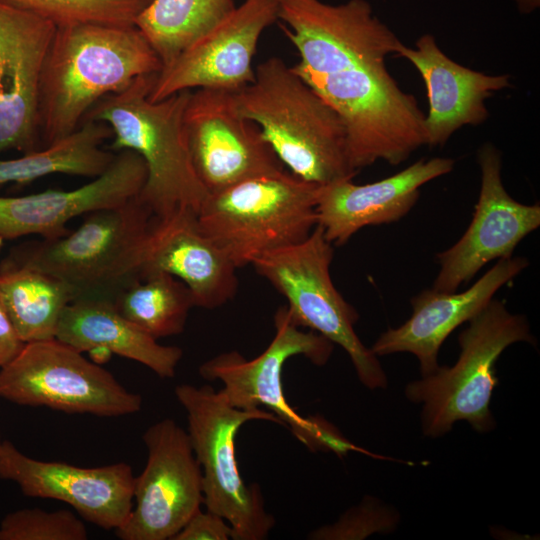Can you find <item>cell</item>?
<instances>
[{
    "instance_id": "1",
    "label": "cell",
    "mask_w": 540,
    "mask_h": 540,
    "mask_svg": "<svg viewBox=\"0 0 540 540\" xmlns=\"http://www.w3.org/2000/svg\"><path fill=\"white\" fill-rule=\"evenodd\" d=\"M163 68L135 25L57 27L45 59L39 98L41 144L74 132L103 97Z\"/></svg>"
},
{
    "instance_id": "2",
    "label": "cell",
    "mask_w": 540,
    "mask_h": 540,
    "mask_svg": "<svg viewBox=\"0 0 540 540\" xmlns=\"http://www.w3.org/2000/svg\"><path fill=\"white\" fill-rule=\"evenodd\" d=\"M234 99L241 116L260 128L296 177L323 186L357 174L349 163L341 118L281 58L260 63L253 82Z\"/></svg>"
},
{
    "instance_id": "3",
    "label": "cell",
    "mask_w": 540,
    "mask_h": 540,
    "mask_svg": "<svg viewBox=\"0 0 540 540\" xmlns=\"http://www.w3.org/2000/svg\"><path fill=\"white\" fill-rule=\"evenodd\" d=\"M156 75L140 76L124 90L103 97L84 121H101L111 128L110 151L128 149L142 157L147 176L138 198L153 215L179 207L198 213L209 193L192 165L183 126L191 91L153 101L149 93Z\"/></svg>"
},
{
    "instance_id": "4",
    "label": "cell",
    "mask_w": 540,
    "mask_h": 540,
    "mask_svg": "<svg viewBox=\"0 0 540 540\" xmlns=\"http://www.w3.org/2000/svg\"><path fill=\"white\" fill-rule=\"evenodd\" d=\"M321 186L284 169L256 175L209 193L198 221L237 268L251 265L311 234Z\"/></svg>"
},
{
    "instance_id": "5",
    "label": "cell",
    "mask_w": 540,
    "mask_h": 540,
    "mask_svg": "<svg viewBox=\"0 0 540 540\" xmlns=\"http://www.w3.org/2000/svg\"><path fill=\"white\" fill-rule=\"evenodd\" d=\"M468 322L458 337L461 351L456 363L438 366L406 385L407 399L423 404L421 424L426 436L440 437L461 420L479 433L493 430L490 400L498 384L496 362L508 346L535 341L527 319L510 313L494 298Z\"/></svg>"
},
{
    "instance_id": "6",
    "label": "cell",
    "mask_w": 540,
    "mask_h": 540,
    "mask_svg": "<svg viewBox=\"0 0 540 540\" xmlns=\"http://www.w3.org/2000/svg\"><path fill=\"white\" fill-rule=\"evenodd\" d=\"M292 70L341 118L349 163L357 172L379 160L401 164L427 145L418 100L399 87L385 63L330 74Z\"/></svg>"
},
{
    "instance_id": "7",
    "label": "cell",
    "mask_w": 540,
    "mask_h": 540,
    "mask_svg": "<svg viewBox=\"0 0 540 540\" xmlns=\"http://www.w3.org/2000/svg\"><path fill=\"white\" fill-rule=\"evenodd\" d=\"M152 216L136 196L119 206L86 214L73 232L24 242L8 255L63 280L75 290L76 298L113 301L138 275Z\"/></svg>"
},
{
    "instance_id": "8",
    "label": "cell",
    "mask_w": 540,
    "mask_h": 540,
    "mask_svg": "<svg viewBox=\"0 0 540 540\" xmlns=\"http://www.w3.org/2000/svg\"><path fill=\"white\" fill-rule=\"evenodd\" d=\"M275 335L257 357L246 359L229 351L205 361L200 376L208 381L220 380L221 389L235 408L251 410L264 406L311 451L333 452L338 457L351 451L370 455L354 445L330 422L320 416L303 417L287 402L282 385V369L291 357L302 355L322 366L329 360L334 344L310 330L303 331L292 321L286 306L274 315Z\"/></svg>"
},
{
    "instance_id": "9",
    "label": "cell",
    "mask_w": 540,
    "mask_h": 540,
    "mask_svg": "<svg viewBox=\"0 0 540 540\" xmlns=\"http://www.w3.org/2000/svg\"><path fill=\"white\" fill-rule=\"evenodd\" d=\"M175 396L186 411L187 433L202 470L203 503L230 525L233 540H263L275 524L267 512L261 488L247 485L235 454V438L248 421L282 422L260 408L233 407L221 390L211 386L180 384Z\"/></svg>"
},
{
    "instance_id": "10",
    "label": "cell",
    "mask_w": 540,
    "mask_h": 540,
    "mask_svg": "<svg viewBox=\"0 0 540 540\" xmlns=\"http://www.w3.org/2000/svg\"><path fill=\"white\" fill-rule=\"evenodd\" d=\"M332 246L316 225L303 241L268 252L251 265L284 296L294 324L342 347L364 386L385 388L387 377L377 356L354 330L359 315L332 282Z\"/></svg>"
},
{
    "instance_id": "11",
    "label": "cell",
    "mask_w": 540,
    "mask_h": 540,
    "mask_svg": "<svg viewBox=\"0 0 540 540\" xmlns=\"http://www.w3.org/2000/svg\"><path fill=\"white\" fill-rule=\"evenodd\" d=\"M0 398L68 414L120 417L141 410V395L56 338L25 343L0 368Z\"/></svg>"
},
{
    "instance_id": "12",
    "label": "cell",
    "mask_w": 540,
    "mask_h": 540,
    "mask_svg": "<svg viewBox=\"0 0 540 540\" xmlns=\"http://www.w3.org/2000/svg\"><path fill=\"white\" fill-rule=\"evenodd\" d=\"M277 19L299 53L294 70L317 74L385 63L404 44L366 0H275Z\"/></svg>"
},
{
    "instance_id": "13",
    "label": "cell",
    "mask_w": 540,
    "mask_h": 540,
    "mask_svg": "<svg viewBox=\"0 0 540 540\" xmlns=\"http://www.w3.org/2000/svg\"><path fill=\"white\" fill-rule=\"evenodd\" d=\"M146 465L135 476L133 508L117 530L121 540H171L201 508L202 470L187 431L170 418L143 434Z\"/></svg>"
},
{
    "instance_id": "14",
    "label": "cell",
    "mask_w": 540,
    "mask_h": 540,
    "mask_svg": "<svg viewBox=\"0 0 540 540\" xmlns=\"http://www.w3.org/2000/svg\"><path fill=\"white\" fill-rule=\"evenodd\" d=\"M234 93L191 90L185 106L183 126L190 158L208 193L284 169L260 128L236 109Z\"/></svg>"
},
{
    "instance_id": "15",
    "label": "cell",
    "mask_w": 540,
    "mask_h": 540,
    "mask_svg": "<svg viewBox=\"0 0 540 540\" xmlns=\"http://www.w3.org/2000/svg\"><path fill=\"white\" fill-rule=\"evenodd\" d=\"M276 20L275 0H243L157 73L149 98L195 89L241 90L253 82L259 38Z\"/></svg>"
},
{
    "instance_id": "16",
    "label": "cell",
    "mask_w": 540,
    "mask_h": 540,
    "mask_svg": "<svg viewBox=\"0 0 540 540\" xmlns=\"http://www.w3.org/2000/svg\"><path fill=\"white\" fill-rule=\"evenodd\" d=\"M481 187L472 221L462 237L438 253L436 291L455 292L493 260L509 259L516 246L540 225L539 204L513 199L501 179V154L491 143L478 150Z\"/></svg>"
},
{
    "instance_id": "17",
    "label": "cell",
    "mask_w": 540,
    "mask_h": 540,
    "mask_svg": "<svg viewBox=\"0 0 540 540\" xmlns=\"http://www.w3.org/2000/svg\"><path fill=\"white\" fill-rule=\"evenodd\" d=\"M0 479L14 482L27 497L62 501L105 530L120 528L133 508L135 476L125 462L86 468L42 461L0 438Z\"/></svg>"
},
{
    "instance_id": "18",
    "label": "cell",
    "mask_w": 540,
    "mask_h": 540,
    "mask_svg": "<svg viewBox=\"0 0 540 540\" xmlns=\"http://www.w3.org/2000/svg\"><path fill=\"white\" fill-rule=\"evenodd\" d=\"M56 26L0 1V153L39 149V98Z\"/></svg>"
},
{
    "instance_id": "19",
    "label": "cell",
    "mask_w": 540,
    "mask_h": 540,
    "mask_svg": "<svg viewBox=\"0 0 540 540\" xmlns=\"http://www.w3.org/2000/svg\"><path fill=\"white\" fill-rule=\"evenodd\" d=\"M236 269L203 231L194 210L179 207L152 216L138 274H170L188 287L195 306L213 309L235 296L238 288Z\"/></svg>"
},
{
    "instance_id": "20",
    "label": "cell",
    "mask_w": 540,
    "mask_h": 540,
    "mask_svg": "<svg viewBox=\"0 0 540 540\" xmlns=\"http://www.w3.org/2000/svg\"><path fill=\"white\" fill-rule=\"evenodd\" d=\"M147 176L142 157L132 150L116 152L109 167L73 190H46L0 197V237L4 240L37 234L57 238L69 231L66 223L90 212L119 206L139 195Z\"/></svg>"
},
{
    "instance_id": "21",
    "label": "cell",
    "mask_w": 540,
    "mask_h": 540,
    "mask_svg": "<svg viewBox=\"0 0 540 540\" xmlns=\"http://www.w3.org/2000/svg\"><path fill=\"white\" fill-rule=\"evenodd\" d=\"M528 264L524 257L500 259L463 292L422 291L411 299V317L382 333L371 351L376 356L411 353L419 360L422 376L433 373L439 366L438 352L445 339L485 308L494 294Z\"/></svg>"
},
{
    "instance_id": "22",
    "label": "cell",
    "mask_w": 540,
    "mask_h": 540,
    "mask_svg": "<svg viewBox=\"0 0 540 540\" xmlns=\"http://www.w3.org/2000/svg\"><path fill=\"white\" fill-rule=\"evenodd\" d=\"M455 161L435 157L420 159L385 179L357 185L352 179L320 188L316 205L317 225L332 244H345L360 229L396 222L415 205L420 188L450 173Z\"/></svg>"
},
{
    "instance_id": "23",
    "label": "cell",
    "mask_w": 540,
    "mask_h": 540,
    "mask_svg": "<svg viewBox=\"0 0 540 540\" xmlns=\"http://www.w3.org/2000/svg\"><path fill=\"white\" fill-rule=\"evenodd\" d=\"M397 56L421 75L428 98L425 116L427 145H444L463 126H477L489 118L485 100L511 86L508 74L489 75L448 57L431 34L420 36L415 47L402 45Z\"/></svg>"
},
{
    "instance_id": "24",
    "label": "cell",
    "mask_w": 540,
    "mask_h": 540,
    "mask_svg": "<svg viewBox=\"0 0 540 540\" xmlns=\"http://www.w3.org/2000/svg\"><path fill=\"white\" fill-rule=\"evenodd\" d=\"M55 338L79 352H104L134 360L160 378H173L183 351L146 334L103 298H76L64 309Z\"/></svg>"
},
{
    "instance_id": "25",
    "label": "cell",
    "mask_w": 540,
    "mask_h": 540,
    "mask_svg": "<svg viewBox=\"0 0 540 540\" xmlns=\"http://www.w3.org/2000/svg\"><path fill=\"white\" fill-rule=\"evenodd\" d=\"M76 298L63 280L7 255L0 263V304L24 343L55 338L60 317Z\"/></svg>"
},
{
    "instance_id": "26",
    "label": "cell",
    "mask_w": 540,
    "mask_h": 540,
    "mask_svg": "<svg viewBox=\"0 0 540 540\" xmlns=\"http://www.w3.org/2000/svg\"><path fill=\"white\" fill-rule=\"evenodd\" d=\"M112 135L106 123L85 120L74 132L50 145L18 158L0 159V185L28 184L52 174L96 178L115 157L116 153L102 147Z\"/></svg>"
},
{
    "instance_id": "27",
    "label": "cell",
    "mask_w": 540,
    "mask_h": 540,
    "mask_svg": "<svg viewBox=\"0 0 540 540\" xmlns=\"http://www.w3.org/2000/svg\"><path fill=\"white\" fill-rule=\"evenodd\" d=\"M235 8L234 0H151L134 25L164 67Z\"/></svg>"
},
{
    "instance_id": "28",
    "label": "cell",
    "mask_w": 540,
    "mask_h": 540,
    "mask_svg": "<svg viewBox=\"0 0 540 540\" xmlns=\"http://www.w3.org/2000/svg\"><path fill=\"white\" fill-rule=\"evenodd\" d=\"M113 303L124 318L156 340L181 334L195 307L188 287L163 272L138 274Z\"/></svg>"
},
{
    "instance_id": "29",
    "label": "cell",
    "mask_w": 540,
    "mask_h": 540,
    "mask_svg": "<svg viewBox=\"0 0 540 540\" xmlns=\"http://www.w3.org/2000/svg\"><path fill=\"white\" fill-rule=\"evenodd\" d=\"M56 27L78 24L134 25L147 0H0Z\"/></svg>"
},
{
    "instance_id": "30",
    "label": "cell",
    "mask_w": 540,
    "mask_h": 540,
    "mask_svg": "<svg viewBox=\"0 0 540 540\" xmlns=\"http://www.w3.org/2000/svg\"><path fill=\"white\" fill-rule=\"evenodd\" d=\"M84 522L66 509L25 508L8 513L0 522V540H86Z\"/></svg>"
},
{
    "instance_id": "31",
    "label": "cell",
    "mask_w": 540,
    "mask_h": 540,
    "mask_svg": "<svg viewBox=\"0 0 540 540\" xmlns=\"http://www.w3.org/2000/svg\"><path fill=\"white\" fill-rule=\"evenodd\" d=\"M399 522V514L371 496L347 510L333 524L319 527L307 536L312 540H356L373 533H388Z\"/></svg>"
},
{
    "instance_id": "32",
    "label": "cell",
    "mask_w": 540,
    "mask_h": 540,
    "mask_svg": "<svg viewBox=\"0 0 540 540\" xmlns=\"http://www.w3.org/2000/svg\"><path fill=\"white\" fill-rule=\"evenodd\" d=\"M232 529L221 516L197 511L171 540H228Z\"/></svg>"
},
{
    "instance_id": "33",
    "label": "cell",
    "mask_w": 540,
    "mask_h": 540,
    "mask_svg": "<svg viewBox=\"0 0 540 540\" xmlns=\"http://www.w3.org/2000/svg\"><path fill=\"white\" fill-rule=\"evenodd\" d=\"M24 344L0 304V368L9 363Z\"/></svg>"
},
{
    "instance_id": "34",
    "label": "cell",
    "mask_w": 540,
    "mask_h": 540,
    "mask_svg": "<svg viewBox=\"0 0 540 540\" xmlns=\"http://www.w3.org/2000/svg\"><path fill=\"white\" fill-rule=\"evenodd\" d=\"M518 11L522 14H530L540 6V0H514Z\"/></svg>"
},
{
    "instance_id": "35",
    "label": "cell",
    "mask_w": 540,
    "mask_h": 540,
    "mask_svg": "<svg viewBox=\"0 0 540 540\" xmlns=\"http://www.w3.org/2000/svg\"><path fill=\"white\" fill-rule=\"evenodd\" d=\"M3 243H4V239L2 237H0V252H1L2 247H3Z\"/></svg>"
},
{
    "instance_id": "36",
    "label": "cell",
    "mask_w": 540,
    "mask_h": 540,
    "mask_svg": "<svg viewBox=\"0 0 540 540\" xmlns=\"http://www.w3.org/2000/svg\"><path fill=\"white\" fill-rule=\"evenodd\" d=\"M147 1H148V3H149L151 0H147Z\"/></svg>"
}]
</instances>
